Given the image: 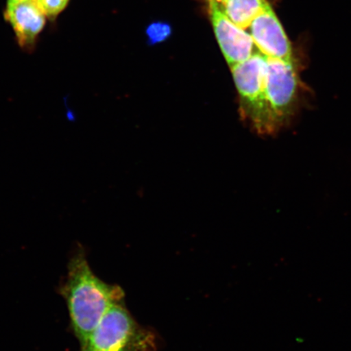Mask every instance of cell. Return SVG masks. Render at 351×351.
Segmentation results:
<instances>
[{
	"label": "cell",
	"instance_id": "6da1fadb",
	"mask_svg": "<svg viewBox=\"0 0 351 351\" xmlns=\"http://www.w3.org/2000/svg\"><path fill=\"white\" fill-rule=\"evenodd\" d=\"M60 293L67 302L73 330L81 345L109 308L125 300L119 285L104 282L93 273L82 250L70 261Z\"/></svg>",
	"mask_w": 351,
	"mask_h": 351
},
{
	"label": "cell",
	"instance_id": "7a4b0ae2",
	"mask_svg": "<svg viewBox=\"0 0 351 351\" xmlns=\"http://www.w3.org/2000/svg\"><path fill=\"white\" fill-rule=\"evenodd\" d=\"M231 70L239 96L241 118L261 135L280 130L266 95L267 57L253 54L243 62L232 66Z\"/></svg>",
	"mask_w": 351,
	"mask_h": 351
},
{
	"label": "cell",
	"instance_id": "3957f363",
	"mask_svg": "<svg viewBox=\"0 0 351 351\" xmlns=\"http://www.w3.org/2000/svg\"><path fill=\"white\" fill-rule=\"evenodd\" d=\"M81 351H157L156 333L145 328L118 302L104 314Z\"/></svg>",
	"mask_w": 351,
	"mask_h": 351
},
{
	"label": "cell",
	"instance_id": "277c9868",
	"mask_svg": "<svg viewBox=\"0 0 351 351\" xmlns=\"http://www.w3.org/2000/svg\"><path fill=\"white\" fill-rule=\"evenodd\" d=\"M267 58L266 95L280 130L295 115L300 104L302 84L295 63Z\"/></svg>",
	"mask_w": 351,
	"mask_h": 351
},
{
	"label": "cell",
	"instance_id": "5b68a950",
	"mask_svg": "<svg viewBox=\"0 0 351 351\" xmlns=\"http://www.w3.org/2000/svg\"><path fill=\"white\" fill-rule=\"evenodd\" d=\"M208 3L215 34L227 63L232 67L248 60L254 54L251 34L228 19L216 0H208Z\"/></svg>",
	"mask_w": 351,
	"mask_h": 351
},
{
	"label": "cell",
	"instance_id": "8992f818",
	"mask_svg": "<svg viewBox=\"0 0 351 351\" xmlns=\"http://www.w3.org/2000/svg\"><path fill=\"white\" fill-rule=\"evenodd\" d=\"M254 45L263 55L293 62L291 44L270 4L250 25Z\"/></svg>",
	"mask_w": 351,
	"mask_h": 351
},
{
	"label": "cell",
	"instance_id": "52a82bcc",
	"mask_svg": "<svg viewBox=\"0 0 351 351\" xmlns=\"http://www.w3.org/2000/svg\"><path fill=\"white\" fill-rule=\"evenodd\" d=\"M4 17L12 25L21 49L32 53L47 19L36 0H20L7 6Z\"/></svg>",
	"mask_w": 351,
	"mask_h": 351
},
{
	"label": "cell",
	"instance_id": "ba28073f",
	"mask_svg": "<svg viewBox=\"0 0 351 351\" xmlns=\"http://www.w3.org/2000/svg\"><path fill=\"white\" fill-rule=\"evenodd\" d=\"M269 4L267 0H225L219 6L228 19L240 28L247 29Z\"/></svg>",
	"mask_w": 351,
	"mask_h": 351
},
{
	"label": "cell",
	"instance_id": "9c48e42d",
	"mask_svg": "<svg viewBox=\"0 0 351 351\" xmlns=\"http://www.w3.org/2000/svg\"><path fill=\"white\" fill-rule=\"evenodd\" d=\"M148 43L150 45L163 43L172 34V27L165 21L153 22L146 29Z\"/></svg>",
	"mask_w": 351,
	"mask_h": 351
},
{
	"label": "cell",
	"instance_id": "30bf717a",
	"mask_svg": "<svg viewBox=\"0 0 351 351\" xmlns=\"http://www.w3.org/2000/svg\"><path fill=\"white\" fill-rule=\"evenodd\" d=\"M48 19L55 20L66 8L70 0H36Z\"/></svg>",
	"mask_w": 351,
	"mask_h": 351
},
{
	"label": "cell",
	"instance_id": "8fae6325",
	"mask_svg": "<svg viewBox=\"0 0 351 351\" xmlns=\"http://www.w3.org/2000/svg\"><path fill=\"white\" fill-rule=\"evenodd\" d=\"M20 1V0H8L7 6H10L12 4Z\"/></svg>",
	"mask_w": 351,
	"mask_h": 351
},
{
	"label": "cell",
	"instance_id": "7c38bea8",
	"mask_svg": "<svg viewBox=\"0 0 351 351\" xmlns=\"http://www.w3.org/2000/svg\"><path fill=\"white\" fill-rule=\"evenodd\" d=\"M216 1H217L218 3L221 4V3H222L223 1H225V0H216Z\"/></svg>",
	"mask_w": 351,
	"mask_h": 351
}]
</instances>
